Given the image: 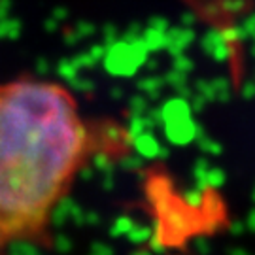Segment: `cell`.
<instances>
[{"label":"cell","instance_id":"1","mask_svg":"<svg viewBox=\"0 0 255 255\" xmlns=\"http://www.w3.org/2000/svg\"><path fill=\"white\" fill-rule=\"evenodd\" d=\"M93 153V130L66 85L32 76L0 83V252L46 246Z\"/></svg>","mask_w":255,"mask_h":255}]
</instances>
